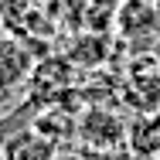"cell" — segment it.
<instances>
[{
  "label": "cell",
  "instance_id": "6da1fadb",
  "mask_svg": "<svg viewBox=\"0 0 160 160\" xmlns=\"http://www.w3.org/2000/svg\"><path fill=\"white\" fill-rule=\"evenodd\" d=\"M75 133L92 147V150H109V147H119V143H126V123L123 119H116V116H109V112H85L82 119H78V126Z\"/></svg>",
  "mask_w": 160,
  "mask_h": 160
},
{
  "label": "cell",
  "instance_id": "277c9868",
  "mask_svg": "<svg viewBox=\"0 0 160 160\" xmlns=\"http://www.w3.org/2000/svg\"><path fill=\"white\" fill-rule=\"evenodd\" d=\"M126 147L136 157H157L160 153V116H136L126 126Z\"/></svg>",
  "mask_w": 160,
  "mask_h": 160
},
{
  "label": "cell",
  "instance_id": "5b68a950",
  "mask_svg": "<svg viewBox=\"0 0 160 160\" xmlns=\"http://www.w3.org/2000/svg\"><path fill=\"white\" fill-rule=\"evenodd\" d=\"M55 160H96V157L82 153V150H65V153H55Z\"/></svg>",
  "mask_w": 160,
  "mask_h": 160
},
{
  "label": "cell",
  "instance_id": "7a4b0ae2",
  "mask_svg": "<svg viewBox=\"0 0 160 160\" xmlns=\"http://www.w3.org/2000/svg\"><path fill=\"white\" fill-rule=\"evenodd\" d=\"M55 153H58V143L41 136L34 126L21 129L0 143V160H55Z\"/></svg>",
  "mask_w": 160,
  "mask_h": 160
},
{
  "label": "cell",
  "instance_id": "3957f363",
  "mask_svg": "<svg viewBox=\"0 0 160 160\" xmlns=\"http://www.w3.org/2000/svg\"><path fill=\"white\" fill-rule=\"evenodd\" d=\"M31 72V55L17 41H0V92L21 85Z\"/></svg>",
  "mask_w": 160,
  "mask_h": 160
},
{
  "label": "cell",
  "instance_id": "8992f818",
  "mask_svg": "<svg viewBox=\"0 0 160 160\" xmlns=\"http://www.w3.org/2000/svg\"><path fill=\"white\" fill-rule=\"evenodd\" d=\"M150 160H160V153H157V157H150Z\"/></svg>",
  "mask_w": 160,
  "mask_h": 160
}]
</instances>
